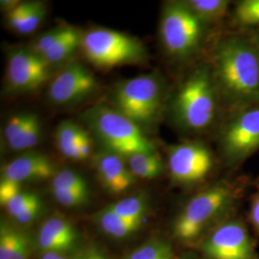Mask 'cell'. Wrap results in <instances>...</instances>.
Wrapping results in <instances>:
<instances>
[{
    "label": "cell",
    "mask_w": 259,
    "mask_h": 259,
    "mask_svg": "<svg viewBox=\"0 0 259 259\" xmlns=\"http://www.w3.org/2000/svg\"><path fill=\"white\" fill-rule=\"evenodd\" d=\"M250 185L247 177L225 179L192 196L173 222V235L187 244H199L215 227L237 214Z\"/></svg>",
    "instance_id": "6da1fadb"
},
{
    "label": "cell",
    "mask_w": 259,
    "mask_h": 259,
    "mask_svg": "<svg viewBox=\"0 0 259 259\" xmlns=\"http://www.w3.org/2000/svg\"><path fill=\"white\" fill-rule=\"evenodd\" d=\"M211 71L219 95L233 110L259 103V57L253 41L240 36L221 40Z\"/></svg>",
    "instance_id": "7a4b0ae2"
},
{
    "label": "cell",
    "mask_w": 259,
    "mask_h": 259,
    "mask_svg": "<svg viewBox=\"0 0 259 259\" xmlns=\"http://www.w3.org/2000/svg\"><path fill=\"white\" fill-rule=\"evenodd\" d=\"M218 96L211 67L199 65L185 76L170 97L168 110L171 119L182 131L204 132L216 119Z\"/></svg>",
    "instance_id": "3957f363"
},
{
    "label": "cell",
    "mask_w": 259,
    "mask_h": 259,
    "mask_svg": "<svg viewBox=\"0 0 259 259\" xmlns=\"http://www.w3.org/2000/svg\"><path fill=\"white\" fill-rule=\"evenodd\" d=\"M165 83L157 73L124 80L112 93V108L142 129L157 124L165 109Z\"/></svg>",
    "instance_id": "277c9868"
},
{
    "label": "cell",
    "mask_w": 259,
    "mask_h": 259,
    "mask_svg": "<svg viewBox=\"0 0 259 259\" xmlns=\"http://www.w3.org/2000/svg\"><path fill=\"white\" fill-rule=\"evenodd\" d=\"M84 120L107 152L128 158L139 153L156 152L144 130L112 107L98 105L85 112Z\"/></svg>",
    "instance_id": "5b68a950"
},
{
    "label": "cell",
    "mask_w": 259,
    "mask_h": 259,
    "mask_svg": "<svg viewBox=\"0 0 259 259\" xmlns=\"http://www.w3.org/2000/svg\"><path fill=\"white\" fill-rule=\"evenodd\" d=\"M207 25L185 1L167 2L159 23L160 41L167 55L180 62L196 55L204 44Z\"/></svg>",
    "instance_id": "8992f818"
},
{
    "label": "cell",
    "mask_w": 259,
    "mask_h": 259,
    "mask_svg": "<svg viewBox=\"0 0 259 259\" xmlns=\"http://www.w3.org/2000/svg\"><path fill=\"white\" fill-rule=\"evenodd\" d=\"M81 49L90 63L103 69L137 65L147 59V49L138 37L108 28L85 32Z\"/></svg>",
    "instance_id": "52a82bcc"
},
{
    "label": "cell",
    "mask_w": 259,
    "mask_h": 259,
    "mask_svg": "<svg viewBox=\"0 0 259 259\" xmlns=\"http://www.w3.org/2000/svg\"><path fill=\"white\" fill-rule=\"evenodd\" d=\"M223 157L229 166L240 165L259 150V103L232 111L219 135Z\"/></svg>",
    "instance_id": "ba28073f"
},
{
    "label": "cell",
    "mask_w": 259,
    "mask_h": 259,
    "mask_svg": "<svg viewBox=\"0 0 259 259\" xmlns=\"http://www.w3.org/2000/svg\"><path fill=\"white\" fill-rule=\"evenodd\" d=\"M198 246L204 259H259L257 241L237 214L215 227Z\"/></svg>",
    "instance_id": "9c48e42d"
},
{
    "label": "cell",
    "mask_w": 259,
    "mask_h": 259,
    "mask_svg": "<svg viewBox=\"0 0 259 259\" xmlns=\"http://www.w3.org/2000/svg\"><path fill=\"white\" fill-rule=\"evenodd\" d=\"M215 160L210 149L201 142L187 141L168 149V170L173 183L195 185L210 175Z\"/></svg>",
    "instance_id": "30bf717a"
},
{
    "label": "cell",
    "mask_w": 259,
    "mask_h": 259,
    "mask_svg": "<svg viewBox=\"0 0 259 259\" xmlns=\"http://www.w3.org/2000/svg\"><path fill=\"white\" fill-rule=\"evenodd\" d=\"M51 67L31 48L13 49L7 56L6 89L10 93H33L50 79Z\"/></svg>",
    "instance_id": "8fae6325"
},
{
    "label": "cell",
    "mask_w": 259,
    "mask_h": 259,
    "mask_svg": "<svg viewBox=\"0 0 259 259\" xmlns=\"http://www.w3.org/2000/svg\"><path fill=\"white\" fill-rule=\"evenodd\" d=\"M98 89L99 83L93 72L80 62L73 61L51 80L47 96L56 106L66 107L88 100Z\"/></svg>",
    "instance_id": "7c38bea8"
},
{
    "label": "cell",
    "mask_w": 259,
    "mask_h": 259,
    "mask_svg": "<svg viewBox=\"0 0 259 259\" xmlns=\"http://www.w3.org/2000/svg\"><path fill=\"white\" fill-rule=\"evenodd\" d=\"M56 175L50 157L39 153H26L11 160L1 169V179L18 184L47 180Z\"/></svg>",
    "instance_id": "4fadbf2b"
},
{
    "label": "cell",
    "mask_w": 259,
    "mask_h": 259,
    "mask_svg": "<svg viewBox=\"0 0 259 259\" xmlns=\"http://www.w3.org/2000/svg\"><path fill=\"white\" fill-rule=\"evenodd\" d=\"M94 165L101 185L111 194L124 193L136 184L125 158L116 154L105 151L95 157Z\"/></svg>",
    "instance_id": "5bb4252c"
},
{
    "label": "cell",
    "mask_w": 259,
    "mask_h": 259,
    "mask_svg": "<svg viewBox=\"0 0 259 259\" xmlns=\"http://www.w3.org/2000/svg\"><path fill=\"white\" fill-rule=\"evenodd\" d=\"M78 240V233L72 225L65 218L53 216L41 226L37 243L46 252L61 253L72 250Z\"/></svg>",
    "instance_id": "9a60e30c"
},
{
    "label": "cell",
    "mask_w": 259,
    "mask_h": 259,
    "mask_svg": "<svg viewBox=\"0 0 259 259\" xmlns=\"http://www.w3.org/2000/svg\"><path fill=\"white\" fill-rule=\"evenodd\" d=\"M30 239L25 232L8 223L0 226V259H29Z\"/></svg>",
    "instance_id": "2e32d148"
},
{
    "label": "cell",
    "mask_w": 259,
    "mask_h": 259,
    "mask_svg": "<svg viewBox=\"0 0 259 259\" xmlns=\"http://www.w3.org/2000/svg\"><path fill=\"white\" fill-rule=\"evenodd\" d=\"M96 221L104 232L115 238H125L139 231L142 222L132 221L118 216L105 207L96 215Z\"/></svg>",
    "instance_id": "e0dca14e"
},
{
    "label": "cell",
    "mask_w": 259,
    "mask_h": 259,
    "mask_svg": "<svg viewBox=\"0 0 259 259\" xmlns=\"http://www.w3.org/2000/svg\"><path fill=\"white\" fill-rule=\"evenodd\" d=\"M83 34L73 26H70L67 34L46 55L42 56L50 66L61 65L81 48Z\"/></svg>",
    "instance_id": "ac0fdd59"
},
{
    "label": "cell",
    "mask_w": 259,
    "mask_h": 259,
    "mask_svg": "<svg viewBox=\"0 0 259 259\" xmlns=\"http://www.w3.org/2000/svg\"><path fill=\"white\" fill-rule=\"evenodd\" d=\"M128 166L136 178L155 179L163 173V162L157 155L153 153H139L127 158Z\"/></svg>",
    "instance_id": "d6986e66"
},
{
    "label": "cell",
    "mask_w": 259,
    "mask_h": 259,
    "mask_svg": "<svg viewBox=\"0 0 259 259\" xmlns=\"http://www.w3.org/2000/svg\"><path fill=\"white\" fill-rule=\"evenodd\" d=\"M82 127L71 121L61 122L55 132L57 147L66 158L75 160L76 147L81 136Z\"/></svg>",
    "instance_id": "ffe728a7"
},
{
    "label": "cell",
    "mask_w": 259,
    "mask_h": 259,
    "mask_svg": "<svg viewBox=\"0 0 259 259\" xmlns=\"http://www.w3.org/2000/svg\"><path fill=\"white\" fill-rule=\"evenodd\" d=\"M185 3L207 24L225 18L230 6L227 0H186Z\"/></svg>",
    "instance_id": "44dd1931"
},
{
    "label": "cell",
    "mask_w": 259,
    "mask_h": 259,
    "mask_svg": "<svg viewBox=\"0 0 259 259\" xmlns=\"http://www.w3.org/2000/svg\"><path fill=\"white\" fill-rule=\"evenodd\" d=\"M107 207L120 217L138 222H143L148 210L147 201L142 195L122 199Z\"/></svg>",
    "instance_id": "7402d4cb"
},
{
    "label": "cell",
    "mask_w": 259,
    "mask_h": 259,
    "mask_svg": "<svg viewBox=\"0 0 259 259\" xmlns=\"http://www.w3.org/2000/svg\"><path fill=\"white\" fill-rule=\"evenodd\" d=\"M127 259H178L172 245L163 239H152L134 250Z\"/></svg>",
    "instance_id": "603a6c76"
},
{
    "label": "cell",
    "mask_w": 259,
    "mask_h": 259,
    "mask_svg": "<svg viewBox=\"0 0 259 259\" xmlns=\"http://www.w3.org/2000/svg\"><path fill=\"white\" fill-rule=\"evenodd\" d=\"M41 122L36 113L32 112L31 118L28 122L19 139L8 145V148L16 152H22L36 147L41 137Z\"/></svg>",
    "instance_id": "cb8c5ba5"
},
{
    "label": "cell",
    "mask_w": 259,
    "mask_h": 259,
    "mask_svg": "<svg viewBox=\"0 0 259 259\" xmlns=\"http://www.w3.org/2000/svg\"><path fill=\"white\" fill-rule=\"evenodd\" d=\"M51 188L91 194L85 179L78 172L69 169H65L56 173L52 179Z\"/></svg>",
    "instance_id": "d4e9b609"
},
{
    "label": "cell",
    "mask_w": 259,
    "mask_h": 259,
    "mask_svg": "<svg viewBox=\"0 0 259 259\" xmlns=\"http://www.w3.org/2000/svg\"><path fill=\"white\" fill-rule=\"evenodd\" d=\"M233 19L241 26L259 25V0H243L236 4Z\"/></svg>",
    "instance_id": "484cf974"
},
{
    "label": "cell",
    "mask_w": 259,
    "mask_h": 259,
    "mask_svg": "<svg viewBox=\"0 0 259 259\" xmlns=\"http://www.w3.org/2000/svg\"><path fill=\"white\" fill-rule=\"evenodd\" d=\"M70 26L59 25L42 34L34 41L30 47L34 52L40 56L46 55L67 34Z\"/></svg>",
    "instance_id": "4316f807"
},
{
    "label": "cell",
    "mask_w": 259,
    "mask_h": 259,
    "mask_svg": "<svg viewBox=\"0 0 259 259\" xmlns=\"http://www.w3.org/2000/svg\"><path fill=\"white\" fill-rule=\"evenodd\" d=\"M42 204L39 197L33 192L21 191L19 194L13 197L7 204H5V208L7 212L15 219L21 213L25 212L29 208Z\"/></svg>",
    "instance_id": "83f0119b"
},
{
    "label": "cell",
    "mask_w": 259,
    "mask_h": 259,
    "mask_svg": "<svg viewBox=\"0 0 259 259\" xmlns=\"http://www.w3.org/2000/svg\"><path fill=\"white\" fill-rule=\"evenodd\" d=\"M32 112L23 111V112H17L10 116L9 119L6 122L4 126V139L7 146L14 142L15 140L19 139V136L27 126L28 122L31 118Z\"/></svg>",
    "instance_id": "f1b7e54d"
},
{
    "label": "cell",
    "mask_w": 259,
    "mask_h": 259,
    "mask_svg": "<svg viewBox=\"0 0 259 259\" xmlns=\"http://www.w3.org/2000/svg\"><path fill=\"white\" fill-rule=\"evenodd\" d=\"M47 14V7L46 3L42 1H35L33 9L28 15L27 19H25L18 34L28 35L33 33L41 24L44 19H46Z\"/></svg>",
    "instance_id": "f546056e"
},
{
    "label": "cell",
    "mask_w": 259,
    "mask_h": 259,
    "mask_svg": "<svg viewBox=\"0 0 259 259\" xmlns=\"http://www.w3.org/2000/svg\"><path fill=\"white\" fill-rule=\"evenodd\" d=\"M35 1H21L15 9L6 13V23L8 27L19 33L28 15L33 9Z\"/></svg>",
    "instance_id": "4dcf8cb0"
},
{
    "label": "cell",
    "mask_w": 259,
    "mask_h": 259,
    "mask_svg": "<svg viewBox=\"0 0 259 259\" xmlns=\"http://www.w3.org/2000/svg\"><path fill=\"white\" fill-rule=\"evenodd\" d=\"M52 189V194L56 201L65 207H79L87 204L90 200L91 194L67 191L64 189Z\"/></svg>",
    "instance_id": "1f68e13d"
},
{
    "label": "cell",
    "mask_w": 259,
    "mask_h": 259,
    "mask_svg": "<svg viewBox=\"0 0 259 259\" xmlns=\"http://www.w3.org/2000/svg\"><path fill=\"white\" fill-rule=\"evenodd\" d=\"M248 223L255 236L259 237V178L254 183V191L250 197Z\"/></svg>",
    "instance_id": "d6a6232c"
},
{
    "label": "cell",
    "mask_w": 259,
    "mask_h": 259,
    "mask_svg": "<svg viewBox=\"0 0 259 259\" xmlns=\"http://www.w3.org/2000/svg\"><path fill=\"white\" fill-rule=\"evenodd\" d=\"M92 154H93V139L91 137V134L83 128L77 143L75 160L81 161V160L88 159L92 156Z\"/></svg>",
    "instance_id": "836d02e7"
},
{
    "label": "cell",
    "mask_w": 259,
    "mask_h": 259,
    "mask_svg": "<svg viewBox=\"0 0 259 259\" xmlns=\"http://www.w3.org/2000/svg\"><path fill=\"white\" fill-rule=\"evenodd\" d=\"M22 191V185L16 182L1 179L0 182V204L2 206L9 202L10 200Z\"/></svg>",
    "instance_id": "e575fe53"
},
{
    "label": "cell",
    "mask_w": 259,
    "mask_h": 259,
    "mask_svg": "<svg viewBox=\"0 0 259 259\" xmlns=\"http://www.w3.org/2000/svg\"><path fill=\"white\" fill-rule=\"evenodd\" d=\"M76 259H109L105 256L101 251L94 248H91L81 252Z\"/></svg>",
    "instance_id": "d590c367"
},
{
    "label": "cell",
    "mask_w": 259,
    "mask_h": 259,
    "mask_svg": "<svg viewBox=\"0 0 259 259\" xmlns=\"http://www.w3.org/2000/svg\"><path fill=\"white\" fill-rule=\"evenodd\" d=\"M21 1H17V0H2L0 3L1 10L4 11L5 13H8L10 11L15 9Z\"/></svg>",
    "instance_id": "8d00e7d4"
},
{
    "label": "cell",
    "mask_w": 259,
    "mask_h": 259,
    "mask_svg": "<svg viewBox=\"0 0 259 259\" xmlns=\"http://www.w3.org/2000/svg\"><path fill=\"white\" fill-rule=\"evenodd\" d=\"M61 253H57V252H46L40 259H58Z\"/></svg>",
    "instance_id": "74e56055"
},
{
    "label": "cell",
    "mask_w": 259,
    "mask_h": 259,
    "mask_svg": "<svg viewBox=\"0 0 259 259\" xmlns=\"http://www.w3.org/2000/svg\"><path fill=\"white\" fill-rule=\"evenodd\" d=\"M253 44H254L255 48H256V50H257V53H258L259 57V34H257V35H256V37H254V39H253Z\"/></svg>",
    "instance_id": "f35d334b"
},
{
    "label": "cell",
    "mask_w": 259,
    "mask_h": 259,
    "mask_svg": "<svg viewBox=\"0 0 259 259\" xmlns=\"http://www.w3.org/2000/svg\"><path fill=\"white\" fill-rule=\"evenodd\" d=\"M181 259H199L197 256H195L193 254L189 253V254H185V256H183Z\"/></svg>",
    "instance_id": "ab89813d"
},
{
    "label": "cell",
    "mask_w": 259,
    "mask_h": 259,
    "mask_svg": "<svg viewBox=\"0 0 259 259\" xmlns=\"http://www.w3.org/2000/svg\"><path fill=\"white\" fill-rule=\"evenodd\" d=\"M58 259H67L66 258V257H65V256H64V255H63V254H61V255H60V256H59V258Z\"/></svg>",
    "instance_id": "60d3db41"
}]
</instances>
